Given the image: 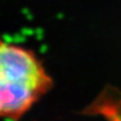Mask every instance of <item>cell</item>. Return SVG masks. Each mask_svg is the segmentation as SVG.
Returning a JSON list of instances; mask_svg holds the SVG:
<instances>
[{
	"instance_id": "1",
	"label": "cell",
	"mask_w": 121,
	"mask_h": 121,
	"mask_svg": "<svg viewBox=\"0 0 121 121\" xmlns=\"http://www.w3.org/2000/svg\"><path fill=\"white\" fill-rule=\"evenodd\" d=\"M53 81L34 51L2 42L0 49V114L18 121L52 88Z\"/></svg>"
}]
</instances>
